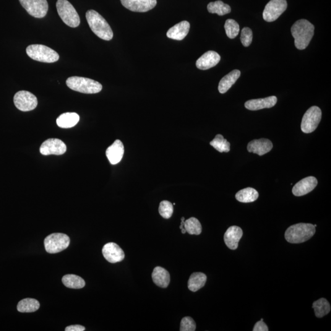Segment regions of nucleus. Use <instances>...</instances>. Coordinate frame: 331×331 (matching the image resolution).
<instances>
[{
  "label": "nucleus",
  "mask_w": 331,
  "mask_h": 331,
  "mask_svg": "<svg viewBox=\"0 0 331 331\" xmlns=\"http://www.w3.org/2000/svg\"><path fill=\"white\" fill-rule=\"evenodd\" d=\"M314 25L306 19L299 20L294 23L291 31L297 49L304 50L307 48L314 35Z\"/></svg>",
  "instance_id": "f257e3e1"
},
{
  "label": "nucleus",
  "mask_w": 331,
  "mask_h": 331,
  "mask_svg": "<svg viewBox=\"0 0 331 331\" xmlns=\"http://www.w3.org/2000/svg\"><path fill=\"white\" fill-rule=\"evenodd\" d=\"M86 19L91 30L98 37L105 41L113 39L114 34L110 25L98 12L94 10H88L86 12Z\"/></svg>",
  "instance_id": "f03ea898"
},
{
  "label": "nucleus",
  "mask_w": 331,
  "mask_h": 331,
  "mask_svg": "<svg viewBox=\"0 0 331 331\" xmlns=\"http://www.w3.org/2000/svg\"><path fill=\"white\" fill-rule=\"evenodd\" d=\"M316 232L315 226L311 223H298L289 227L285 238L291 244H301L312 238Z\"/></svg>",
  "instance_id": "7ed1b4c3"
},
{
  "label": "nucleus",
  "mask_w": 331,
  "mask_h": 331,
  "mask_svg": "<svg viewBox=\"0 0 331 331\" xmlns=\"http://www.w3.org/2000/svg\"><path fill=\"white\" fill-rule=\"evenodd\" d=\"M66 83L70 89L85 94L98 93L103 89L100 82L86 77H70L66 80Z\"/></svg>",
  "instance_id": "20e7f679"
},
{
  "label": "nucleus",
  "mask_w": 331,
  "mask_h": 331,
  "mask_svg": "<svg viewBox=\"0 0 331 331\" xmlns=\"http://www.w3.org/2000/svg\"><path fill=\"white\" fill-rule=\"evenodd\" d=\"M26 52L31 59L34 61L51 63L56 62L59 61L60 57L57 52L48 46L41 44H32L28 46L26 49Z\"/></svg>",
  "instance_id": "39448f33"
},
{
  "label": "nucleus",
  "mask_w": 331,
  "mask_h": 331,
  "mask_svg": "<svg viewBox=\"0 0 331 331\" xmlns=\"http://www.w3.org/2000/svg\"><path fill=\"white\" fill-rule=\"evenodd\" d=\"M56 7L60 17L65 24L72 28L77 27L79 25V15L67 0H58Z\"/></svg>",
  "instance_id": "423d86ee"
},
{
  "label": "nucleus",
  "mask_w": 331,
  "mask_h": 331,
  "mask_svg": "<svg viewBox=\"0 0 331 331\" xmlns=\"http://www.w3.org/2000/svg\"><path fill=\"white\" fill-rule=\"evenodd\" d=\"M70 239L66 234L54 233L44 240V247L49 254H55L66 249L69 246Z\"/></svg>",
  "instance_id": "0eeeda50"
},
{
  "label": "nucleus",
  "mask_w": 331,
  "mask_h": 331,
  "mask_svg": "<svg viewBox=\"0 0 331 331\" xmlns=\"http://www.w3.org/2000/svg\"><path fill=\"white\" fill-rule=\"evenodd\" d=\"M322 113L319 107L312 106L305 113L302 118L301 129L304 133H311L317 129L322 120Z\"/></svg>",
  "instance_id": "6e6552de"
},
{
  "label": "nucleus",
  "mask_w": 331,
  "mask_h": 331,
  "mask_svg": "<svg viewBox=\"0 0 331 331\" xmlns=\"http://www.w3.org/2000/svg\"><path fill=\"white\" fill-rule=\"evenodd\" d=\"M287 6L286 0H270L263 11V19L268 22H273L285 11Z\"/></svg>",
  "instance_id": "1a4fd4ad"
},
{
  "label": "nucleus",
  "mask_w": 331,
  "mask_h": 331,
  "mask_svg": "<svg viewBox=\"0 0 331 331\" xmlns=\"http://www.w3.org/2000/svg\"><path fill=\"white\" fill-rule=\"evenodd\" d=\"M14 103L15 107L23 112L33 111L38 106V100L36 96L24 90L15 93Z\"/></svg>",
  "instance_id": "9d476101"
},
{
  "label": "nucleus",
  "mask_w": 331,
  "mask_h": 331,
  "mask_svg": "<svg viewBox=\"0 0 331 331\" xmlns=\"http://www.w3.org/2000/svg\"><path fill=\"white\" fill-rule=\"evenodd\" d=\"M19 1L31 16L43 18L48 13L49 6L47 0H19Z\"/></svg>",
  "instance_id": "9b49d317"
},
{
  "label": "nucleus",
  "mask_w": 331,
  "mask_h": 331,
  "mask_svg": "<svg viewBox=\"0 0 331 331\" xmlns=\"http://www.w3.org/2000/svg\"><path fill=\"white\" fill-rule=\"evenodd\" d=\"M67 147L62 140L49 139L45 140L40 147V153L43 155H64L66 152Z\"/></svg>",
  "instance_id": "f8f14e48"
},
{
  "label": "nucleus",
  "mask_w": 331,
  "mask_h": 331,
  "mask_svg": "<svg viewBox=\"0 0 331 331\" xmlns=\"http://www.w3.org/2000/svg\"><path fill=\"white\" fill-rule=\"evenodd\" d=\"M122 5L132 12H145L154 8L156 0H121Z\"/></svg>",
  "instance_id": "ddd939ff"
},
{
  "label": "nucleus",
  "mask_w": 331,
  "mask_h": 331,
  "mask_svg": "<svg viewBox=\"0 0 331 331\" xmlns=\"http://www.w3.org/2000/svg\"><path fill=\"white\" fill-rule=\"evenodd\" d=\"M103 255L108 262L116 263L121 262L125 259V253L118 245L114 242H109L103 247Z\"/></svg>",
  "instance_id": "4468645a"
},
{
  "label": "nucleus",
  "mask_w": 331,
  "mask_h": 331,
  "mask_svg": "<svg viewBox=\"0 0 331 331\" xmlns=\"http://www.w3.org/2000/svg\"><path fill=\"white\" fill-rule=\"evenodd\" d=\"M317 184L318 181L315 177H307L294 185L292 192L294 196H304L314 190Z\"/></svg>",
  "instance_id": "2eb2a0df"
},
{
  "label": "nucleus",
  "mask_w": 331,
  "mask_h": 331,
  "mask_svg": "<svg viewBox=\"0 0 331 331\" xmlns=\"http://www.w3.org/2000/svg\"><path fill=\"white\" fill-rule=\"evenodd\" d=\"M243 236L242 229L237 226H232L226 231L224 235V241L226 246L231 250H236L238 248L239 242Z\"/></svg>",
  "instance_id": "dca6fc26"
},
{
  "label": "nucleus",
  "mask_w": 331,
  "mask_h": 331,
  "mask_svg": "<svg viewBox=\"0 0 331 331\" xmlns=\"http://www.w3.org/2000/svg\"><path fill=\"white\" fill-rule=\"evenodd\" d=\"M273 144L267 139H255L250 141L247 145V150L250 153H254L260 156H263L272 149Z\"/></svg>",
  "instance_id": "f3484780"
},
{
  "label": "nucleus",
  "mask_w": 331,
  "mask_h": 331,
  "mask_svg": "<svg viewBox=\"0 0 331 331\" xmlns=\"http://www.w3.org/2000/svg\"><path fill=\"white\" fill-rule=\"evenodd\" d=\"M221 57L217 52L210 51L203 54L196 63L197 67L201 70H207L214 67L220 62Z\"/></svg>",
  "instance_id": "a211bd4d"
},
{
  "label": "nucleus",
  "mask_w": 331,
  "mask_h": 331,
  "mask_svg": "<svg viewBox=\"0 0 331 331\" xmlns=\"http://www.w3.org/2000/svg\"><path fill=\"white\" fill-rule=\"evenodd\" d=\"M277 102V98L275 96H269L265 98L255 99L247 101L245 107L250 111H258L263 109L271 108Z\"/></svg>",
  "instance_id": "6ab92c4d"
},
{
  "label": "nucleus",
  "mask_w": 331,
  "mask_h": 331,
  "mask_svg": "<svg viewBox=\"0 0 331 331\" xmlns=\"http://www.w3.org/2000/svg\"><path fill=\"white\" fill-rule=\"evenodd\" d=\"M124 145L121 140H116L111 146L107 148L106 154L109 162L112 165H117L123 158L124 155Z\"/></svg>",
  "instance_id": "aec40b11"
},
{
  "label": "nucleus",
  "mask_w": 331,
  "mask_h": 331,
  "mask_svg": "<svg viewBox=\"0 0 331 331\" xmlns=\"http://www.w3.org/2000/svg\"><path fill=\"white\" fill-rule=\"evenodd\" d=\"M190 24L187 21L177 23L167 32V37L174 40L181 41L186 37L189 32Z\"/></svg>",
  "instance_id": "412c9836"
},
{
  "label": "nucleus",
  "mask_w": 331,
  "mask_h": 331,
  "mask_svg": "<svg viewBox=\"0 0 331 331\" xmlns=\"http://www.w3.org/2000/svg\"><path fill=\"white\" fill-rule=\"evenodd\" d=\"M152 279L155 285L161 288H166L168 287L170 283V274L168 270L163 267L157 266L153 269Z\"/></svg>",
  "instance_id": "4be33fe9"
},
{
  "label": "nucleus",
  "mask_w": 331,
  "mask_h": 331,
  "mask_svg": "<svg viewBox=\"0 0 331 331\" xmlns=\"http://www.w3.org/2000/svg\"><path fill=\"white\" fill-rule=\"evenodd\" d=\"M241 71L239 70L235 69L224 76L219 83V92L222 94L227 92L229 88L236 83L237 80L241 76Z\"/></svg>",
  "instance_id": "5701e85b"
},
{
  "label": "nucleus",
  "mask_w": 331,
  "mask_h": 331,
  "mask_svg": "<svg viewBox=\"0 0 331 331\" xmlns=\"http://www.w3.org/2000/svg\"><path fill=\"white\" fill-rule=\"evenodd\" d=\"M79 119V116L76 113H64L61 115L57 119V124L62 129H70L76 125Z\"/></svg>",
  "instance_id": "b1692460"
},
{
  "label": "nucleus",
  "mask_w": 331,
  "mask_h": 331,
  "mask_svg": "<svg viewBox=\"0 0 331 331\" xmlns=\"http://www.w3.org/2000/svg\"><path fill=\"white\" fill-rule=\"evenodd\" d=\"M207 281V276L204 273H193L188 282V287L190 291L196 292L204 287Z\"/></svg>",
  "instance_id": "393cba45"
},
{
  "label": "nucleus",
  "mask_w": 331,
  "mask_h": 331,
  "mask_svg": "<svg viewBox=\"0 0 331 331\" xmlns=\"http://www.w3.org/2000/svg\"><path fill=\"white\" fill-rule=\"evenodd\" d=\"M259 197V192L250 187L240 190L236 194V199L238 201L244 203L254 202Z\"/></svg>",
  "instance_id": "a878e982"
},
{
  "label": "nucleus",
  "mask_w": 331,
  "mask_h": 331,
  "mask_svg": "<svg viewBox=\"0 0 331 331\" xmlns=\"http://www.w3.org/2000/svg\"><path fill=\"white\" fill-rule=\"evenodd\" d=\"M40 307V302L36 299L26 298L19 302L17 311L22 313H32L37 311Z\"/></svg>",
  "instance_id": "bb28decb"
},
{
  "label": "nucleus",
  "mask_w": 331,
  "mask_h": 331,
  "mask_svg": "<svg viewBox=\"0 0 331 331\" xmlns=\"http://www.w3.org/2000/svg\"><path fill=\"white\" fill-rule=\"evenodd\" d=\"M312 307L314 309L315 316L319 319L326 316L331 311V305L325 298L319 299L315 301Z\"/></svg>",
  "instance_id": "cd10ccee"
},
{
  "label": "nucleus",
  "mask_w": 331,
  "mask_h": 331,
  "mask_svg": "<svg viewBox=\"0 0 331 331\" xmlns=\"http://www.w3.org/2000/svg\"><path fill=\"white\" fill-rule=\"evenodd\" d=\"M62 282L66 287L71 289H81L84 287L85 282L79 276L68 274L64 276Z\"/></svg>",
  "instance_id": "c85d7f7f"
},
{
  "label": "nucleus",
  "mask_w": 331,
  "mask_h": 331,
  "mask_svg": "<svg viewBox=\"0 0 331 331\" xmlns=\"http://www.w3.org/2000/svg\"><path fill=\"white\" fill-rule=\"evenodd\" d=\"M207 10L211 14H217L220 16L229 14L231 11V7L221 1L210 2L207 5Z\"/></svg>",
  "instance_id": "c756f323"
},
{
  "label": "nucleus",
  "mask_w": 331,
  "mask_h": 331,
  "mask_svg": "<svg viewBox=\"0 0 331 331\" xmlns=\"http://www.w3.org/2000/svg\"><path fill=\"white\" fill-rule=\"evenodd\" d=\"M184 228L190 235H199L202 232L201 224L195 217L190 218L185 221Z\"/></svg>",
  "instance_id": "7c9ffc66"
},
{
  "label": "nucleus",
  "mask_w": 331,
  "mask_h": 331,
  "mask_svg": "<svg viewBox=\"0 0 331 331\" xmlns=\"http://www.w3.org/2000/svg\"><path fill=\"white\" fill-rule=\"evenodd\" d=\"M211 146L219 152H229L230 151V143L225 139L221 134H217L212 141L210 142Z\"/></svg>",
  "instance_id": "2f4dec72"
},
{
  "label": "nucleus",
  "mask_w": 331,
  "mask_h": 331,
  "mask_svg": "<svg viewBox=\"0 0 331 331\" xmlns=\"http://www.w3.org/2000/svg\"><path fill=\"white\" fill-rule=\"evenodd\" d=\"M226 35L230 39H234L239 35L240 28L238 23L233 19L226 20L225 24Z\"/></svg>",
  "instance_id": "473e14b6"
},
{
  "label": "nucleus",
  "mask_w": 331,
  "mask_h": 331,
  "mask_svg": "<svg viewBox=\"0 0 331 331\" xmlns=\"http://www.w3.org/2000/svg\"><path fill=\"white\" fill-rule=\"evenodd\" d=\"M158 210L161 217L165 219L170 218L174 212L173 205L168 200H163L160 202Z\"/></svg>",
  "instance_id": "72a5a7b5"
},
{
  "label": "nucleus",
  "mask_w": 331,
  "mask_h": 331,
  "mask_svg": "<svg viewBox=\"0 0 331 331\" xmlns=\"http://www.w3.org/2000/svg\"><path fill=\"white\" fill-rule=\"evenodd\" d=\"M196 323L192 317H186L182 319L181 323V331H195L196 330Z\"/></svg>",
  "instance_id": "f704fd0d"
},
{
  "label": "nucleus",
  "mask_w": 331,
  "mask_h": 331,
  "mask_svg": "<svg viewBox=\"0 0 331 331\" xmlns=\"http://www.w3.org/2000/svg\"><path fill=\"white\" fill-rule=\"evenodd\" d=\"M253 40V33L250 28L245 27L241 31V40L244 47H249Z\"/></svg>",
  "instance_id": "c9c22d12"
},
{
  "label": "nucleus",
  "mask_w": 331,
  "mask_h": 331,
  "mask_svg": "<svg viewBox=\"0 0 331 331\" xmlns=\"http://www.w3.org/2000/svg\"><path fill=\"white\" fill-rule=\"evenodd\" d=\"M254 331H269V328H268L267 326L265 324V323L263 322V319L260 320V321L258 322L256 324H255L254 329Z\"/></svg>",
  "instance_id": "e433bc0d"
},
{
  "label": "nucleus",
  "mask_w": 331,
  "mask_h": 331,
  "mask_svg": "<svg viewBox=\"0 0 331 331\" xmlns=\"http://www.w3.org/2000/svg\"><path fill=\"white\" fill-rule=\"evenodd\" d=\"M85 330V328L84 327L78 325L69 326V327H66V329H65L66 331H83Z\"/></svg>",
  "instance_id": "4c0bfd02"
},
{
  "label": "nucleus",
  "mask_w": 331,
  "mask_h": 331,
  "mask_svg": "<svg viewBox=\"0 0 331 331\" xmlns=\"http://www.w3.org/2000/svg\"><path fill=\"white\" fill-rule=\"evenodd\" d=\"M181 232L182 234H186L187 233L186 229H185L184 228L181 229Z\"/></svg>",
  "instance_id": "58836bf2"
}]
</instances>
